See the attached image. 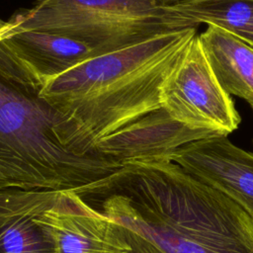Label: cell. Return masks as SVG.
Here are the masks:
<instances>
[{
  "label": "cell",
  "mask_w": 253,
  "mask_h": 253,
  "mask_svg": "<svg viewBox=\"0 0 253 253\" xmlns=\"http://www.w3.org/2000/svg\"><path fill=\"white\" fill-rule=\"evenodd\" d=\"M198 26L94 56L47 80L40 97L71 118L104 155L123 162L168 158L204 136L170 117L161 88Z\"/></svg>",
  "instance_id": "obj_1"
},
{
  "label": "cell",
  "mask_w": 253,
  "mask_h": 253,
  "mask_svg": "<svg viewBox=\"0 0 253 253\" xmlns=\"http://www.w3.org/2000/svg\"><path fill=\"white\" fill-rule=\"evenodd\" d=\"M80 197L165 253H253V219L170 159L134 160Z\"/></svg>",
  "instance_id": "obj_2"
},
{
  "label": "cell",
  "mask_w": 253,
  "mask_h": 253,
  "mask_svg": "<svg viewBox=\"0 0 253 253\" xmlns=\"http://www.w3.org/2000/svg\"><path fill=\"white\" fill-rule=\"evenodd\" d=\"M125 164L102 154L40 90L0 69V191L75 192L99 187Z\"/></svg>",
  "instance_id": "obj_3"
},
{
  "label": "cell",
  "mask_w": 253,
  "mask_h": 253,
  "mask_svg": "<svg viewBox=\"0 0 253 253\" xmlns=\"http://www.w3.org/2000/svg\"><path fill=\"white\" fill-rule=\"evenodd\" d=\"M10 31L39 30L83 42L107 53L170 32L182 22L166 0H36L9 19Z\"/></svg>",
  "instance_id": "obj_4"
},
{
  "label": "cell",
  "mask_w": 253,
  "mask_h": 253,
  "mask_svg": "<svg viewBox=\"0 0 253 253\" xmlns=\"http://www.w3.org/2000/svg\"><path fill=\"white\" fill-rule=\"evenodd\" d=\"M161 105L178 123L219 135L227 136L241 122L231 96L211 67L198 34L163 82Z\"/></svg>",
  "instance_id": "obj_5"
},
{
  "label": "cell",
  "mask_w": 253,
  "mask_h": 253,
  "mask_svg": "<svg viewBox=\"0 0 253 253\" xmlns=\"http://www.w3.org/2000/svg\"><path fill=\"white\" fill-rule=\"evenodd\" d=\"M51 239L54 253H126L130 250L124 227L71 191L37 215Z\"/></svg>",
  "instance_id": "obj_6"
},
{
  "label": "cell",
  "mask_w": 253,
  "mask_h": 253,
  "mask_svg": "<svg viewBox=\"0 0 253 253\" xmlns=\"http://www.w3.org/2000/svg\"><path fill=\"white\" fill-rule=\"evenodd\" d=\"M170 160L227 196L253 219V152L215 134L185 144Z\"/></svg>",
  "instance_id": "obj_7"
},
{
  "label": "cell",
  "mask_w": 253,
  "mask_h": 253,
  "mask_svg": "<svg viewBox=\"0 0 253 253\" xmlns=\"http://www.w3.org/2000/svg\"><path fill=\"white\" fill-rule=\"evenodd\" d=\"M99 54L83 42L45 31L8 27L0 37V58L40 91L47 80Z\"/></svg>",
  "instance_id": "obj_8"
},
{
  "label": "cell",
  "mask_w": 253,
  "mask_h": 253,
  "mask_svg": "<svg viewBox=\"0 0 253 253\" xmlns=\"http://www.w3.org/2000/svg\"><path fill=\"white\" fill-rule=\"evenodd\" d=\"M59 193L21 191L0 209V253H54L37 215L51 206Z\"/></svg>",
  "instance_id": "obj_9"
},
{
  "label": "cell",
  "mask_w": 253,
  "mask_h": 253,
  "mask_svg": "<svg viewBox=\"0 0 253 253\" xmlns=\"http://www.w3.org/2000/svg\"><path fill=\"white\" fill-rule=\"evenodd\" d=\"M199 37L223 90L245 100L253 109V47L215 25H208Z\"/></svg>",
  "instance_id": "obj_10"
},
{
  "label": "cell",
  "mask_w": 253,
  "mask_h": 253,
  "mask_svg": "<svg viewBox=\"0 0 253 253\" xmlns=\"http://www.w3.org/2000/svg\"><path fill=\"white\" fill-rule=\"evenodd\" d=\"M168 6L186 24L218 26L253 47V0H203Z\"/></svg>",
  "instance_id": "obj_11"
},
{
  "label": "cell",
  "mask_w": 253,
  "mask_h": 253,
  "mask_svg": "<svg viewBox=\"0 0 253 253\" xmlns=\"http://www.w3.org/2000/svg\"><path fill=\"white\" fill-rule=\"evenodd\" d=\"M124 227V226H123ZM126 237L130 244V250L126 253H165L152 241L124 227Z\"/></svg>",
  "instance_id": "obj_12"
},
{
  "label": "cell",
  "mask_w": 253,
  "mask_h": 253,
  "mask_svg": "<svg viewBox=\"0 0 253 253\" xmlns=\"http://www.w3.org/2000/svg\"><path fill=\"white\" fill-rule=\"evenodd\" d=\"M21 191H0V209L11 202Z\"/></svg>",
  "instance_id": "obj_13"
},
{
  "label": "cell",
  "mask_w": 253,
  "mask_h": 253,
  "mask_svg": "<svg viewBox=\"0 0 253 253\" xmlns=\"http://www.w3.org/2000/svg\"><path fill=\"white\" fill-rule=\"evenodd\" d=\"M168 4H176V3H189V2H197L203 0H166Z\"/></svg>",
  "instance_id": "obj_14"
},
{
  "label": "cell",
  "mask_w": 253,
  "mask_h": 253,
  "mask_svg": "<svg viewBox=\"0 0 253 253\" xmlns=\"http://www.w3.org/2000/svg\"><path fill=\"white\" fill-rule=\"evenodd\" d=\"M8 26H9L8 21H3V20L0 19V37H1L2 33L7 29Z\"/></svg>",
  "instance_id": "obj_15"
},
{
  "label": "cell",
  "mask_w": 253,
  "mask_h": 253,
  "mask_svg": "<svg viewBox=\"0 0 253 253\" xmlns=\"http://www.w3.org/2000/svg\"><path fill=\"white\" fill-rule=\"evenodd\" d=\"M252 111H253V109H252Z\"/></svg>",
  "instance_id": "obj_16"
}]
</instances>
